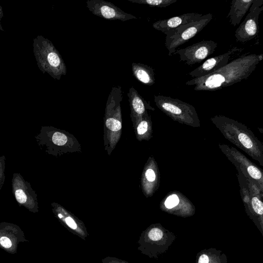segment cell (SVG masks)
<instances>
[{
    "instance_id": "obj_13",
    "label": "cell",
    "mask_w": 263,
    "mask_h": 263,
    "mask_svg": "<svg viewBox=\"0 0 263 263\" xmlns=\"http://www.w3.org/2000/svg\"><path fill=\"white\" fill-rule=\"evenodd\" d=\"M87 8L94 15L109 20H120L123 22L137 18L123 11L114 4L103 0H88Z\"/></svg>"
},
{
    "instance_id": "obj_2",
    "label": "cell",
    "mask_w": 263,
    "mask_h": 263,
    "mask_svg": "<svg viewBox=\"0 0 263 263\" xmlns=\"http://www.w3.org/2000/svg\"><path fill=\"white\" fill-rule=\"evenodd\" d=\"M226 139L263 166V144L245 125L222 115L210 119Z\"/></svg>"
},
{
    "instance_id": "obj_18",
    "label": "cell",
    "mask_w": 263,
    "mask_h": 263,
    "mask_svg": "<svg viewBox=\"0 0 263 263\" xmlns=\"http://www.w3.org/2000/svg\"><path fill=\"white\" fill-rule=\"evenodd\" d=\"M254 0H233L230 5V10L227 16L231 24L235 27L239 25L246 15Z\"/></svg>"
},
{
    "instance_id": "obj_6",
    "label": "cell",
    "mask_w": 263,
    "mask_h": 263,
    "mask_svg": "<svg viewBox=\"0 0 263 263\" xmlns=\"http://www.w3.org/2000/svg\"><path fill=\"white\" fill-rule=\"evenodd\" d=\"M157 107L172 120L193 127L200 126V122L195 107L178 99L162 95L154 96Z\"/></svg>"
},
{
    "instance_id": "obj_10",
    "label": "cell",
    "mask_w": 263,
    "mask_h": 263,
    "mask_svg": "<svg viewBox=\"0 0 263 263\" xmlns=\"http://www.w3.org/2000/svg\"><path fill=\"white\" fill-rule=\"evenodd\" d=\"M263 10V0H254L245 20L236 30L237 42L245 43L255 38L259 31V17Z\"/></svg>"
},
{
    "instance_id": "obj_25",
    "label": "cell",
    "mask_w": 263,
    "mask_h": 263,
    "mask_svg": "<svg viewBox=\"0 0 263 263\" xmlns=\"http://www.w3.org/2000/svg\"><path fill=\"white\" fill-rule=\"evenodd\" d=\"M209 261L208 256L205 254H203L199 257L198 263H209Z\"/></svg>"
},
{
    "instance_id": "obj_8",
    "label": "cell",
    "mask_w": 263,
    "mask_h": 263,
    "mask_svg": "<svg viewBox=\"0 0 263 263\" xmlns=\"http://www.w3.org/2000/svg\"><path fill=\"white\" fill-rule=\"evenodd\" d=\"M221 151L235 166L238 172L256 183L263 191V174L261 170L247 157L231 146L219 144Z\"/></svg>"
},
{
    "instance_id": "obj_12",
    "label": "cell",
    "mask_w": 263,
    "mask_h": 263,
    "mask_svg": "<svg viewBox=\"0 0 263 263\" xmlns=\"http://www.w3.org/2000/svg\"><path fill=\"white\" fill-rule=\"evenodd\" d=\"M28 242L25 233L17 224L8 222H0V248L14 254L20 242Z\"/></svg>"
},
{
    "instance_id": "obj_22",
    "label": "cell",
    "mask_w": 263,
    "mask_h": 263,
    "mask_svg": "<svg viewBox=\"0 0 263 263\" xmlns=\"http://www.w3.org/2000/svg\"><path fill=\"white\" fill-rule=\"evenodd\" d=\"M179 196L174 193L167 197L164 201V204L165 208L168 209L176 207L180 202Z\"/></svg>"
},
{
    "instance_id": "obj_16",
    "label": "cell",
    "mask_w": 263,
    "mask_h": 263,
    "mask_svg": "<svg viewBox=\"0 0 263 263\" xmlns=\"http://www.w3.org/2000/svg\"><path fill=\"white\" fill-rule=\"evenodd\" d=\"M154 160L149 158L143 170L141 177L142 190L146 197L152 196L158 183V171Z\"/></svg>"
},
{
    "instance_id": "obj_7",
    "label": "cell",
    "mask_w": 263,
    "mask_h": 263,
    "mask_svg": "<svg viewBox=\"0 0 263 263\" xmlns=\"http://www.w3.org/2000/svg\"><path fill=\"white\" fill-rule=\"evenodd\" d=\"M212 18L213 15L208 13L203 15L196 21L180 26L165 32V46L168 50V55H173L179 46L199 33Z\"/></svg>"
},
{
    "instance_id": "obj_20",
    "label": "cell",
    "mask_w": 263,
    "mask_h": 263,
    "mask_svg": "<svg viewBox=\"0 0 263 263\" xmlns=\"http://www.w3.org/2000/svg\"><path fill=\"white\" fill-rule=\"evenodd\" d=\"M133 75L142 84L151 86L155 82L154 70L151 67L141 63H133Z\"/></svg>"
},
{
    "instance_id": "obj_9",
    "label": "cell",
    "mask_w": 263,
    "mask_h": 263,
    "mask_svg": "<svg viewBox=\"0 0 263 263\" xmlns=\"http://www.w3.org/2000/svg\"><path fill=\"white\" fill-rule=\"evenodd\" d=\"M11 186L12 193L20 206H23L33 213L39 212L37 194L21 174H13Z\"/></svg>"
},
{
    "instance_id": "obj_19",
    "label": "cell",
    "mask_w": 263,
    "mask_h": 263,
    "mask_svg": "<svg viewBox=\"0 0 263 263\" xmlns=\"http://www.w3.org/2000/svg\"><path fill=\"white\" fill-rule=\"evenodd\" d=\"M137 139L139 141L148 140L152 136V124L148 112L132 121Z\"/></svg>"
},
{
    "instance_id": "obj_14",
    "label": "cell",
    "mask_w": 263,
    "mask_h": 263,
    "mask_svg": "<svg viewBox=\"0 0 263 263\" xmlns=\"http://www.w3.org/2000/svg\"><path fill=\"white\" fill-rule=\"evenodd\" d=\"M243 49L235 46L223 54L208 59L201 65L190 72L189 74L192 79H195L213 73L226 65L234 54Z\"/></svg>"
},
{
    "instance_id": "obj_24",
    "label": "cell",
    "mask_w": 263,
    "mask_h": 263,
    "mask_svg": "<svg viewBox=\"0 0 263 263\" xmlns=\"http://www.w3.org/2000/svg\"><path fill=\"white\" fill-rule=\"evenodd\" d=\"M148 235L149 238L151 240L153 241H157L162 238L163 233L160 229L154 228L149 231Z\"/></svg>"
},
{
    "instance_id": "obj_17",
    "label": "cell",
    "mask_w": 263,
    "mask_h": 263,
    "mask_svg": "<svg viewBox=\"0 0 263 263\" xmlns=\"http://www.w3.org/2000/svg\"><path fill=\"white\" fill-rule=\"evenodd\" d=\"M127 95L130 109L132 121L143 116L147 112V109L154 110L155 109L144 100L134 87L129 88Z\"/></svg>"
},
{
    "instance_id": "obj_1",
    "label": "cell",
    "mask_w": 263,
    "mask_h": 263,
    "mask_svg": "<svg viewBox=\"0 0 263 263\" xmlns=\"http://www.w3.org/2000/svg\"><path fill=\"white\" fill-rule=\"evenodd\" d=\"M258 54L242 55L207 76L192 79L185 84L196 91H216L246 80L260 62Z\"/></svg>"
},
{
    "instance_id": "obj_15",
    "label": "cell",
    "mask_w": 263,
    "mask_h": 263,
    "mask_svg": "<svg viewBox=\"0 0 263 263\" xmlns=\"http://www.w3.org/2000/svg\"><path fill=\"white\" fill-rule=\"evenodd\" d=\"M202 15L201 13L196 12L184 13L170 18L157 21L153 24V27L164 33L170 29L196 21Z\"/></svg>"
},
{
    "instance_id": "obj_5",
    "label": "cell",
    "mask_w": 263,
    "mask_h": 263,
    "mask_svg": "<svg viewBox=\"0 0 263 263\" xmlns=\"http://www.w3.org/2000/svg\"><path fill=\"white\" fill-rule=\"evenodd\" d=\"M35 138L41 149L54 156L80 149L72 135L52 126H42Z\"/></svg>"
},
{
    "instance_id": "obj_23",
    "label": "cell",
    "mask_w": 263,
    "mask_h": 263,
    "mask_svg": "<svg viewBox=\"0 0 263 263\" xmlns=\"http://www.w3.org/2000/svg\"><path fill=\"white\" fill-rule=\"evenodd\" d=\"M6 157L2 155L0 157V190L2 188L5 180Z\"/></svg>"
},
{
    "instance_id": "obj_27",
    "label": "cell",
    "mask_w": 263,
    "mask_h": 263,
    "mask_svg": "<svg viewBox=\"0 0 263 263\" xmlns=\"http://www.w3.org/2000/svg\"><path fill=\"white\" fill-rule=\"evenodd\" d=\"M258 59L260 61L263 59V54L262 53L258 54Z\"/></svg>"
},
{
    "instance_id": "obj_3",
    "label": "cell",
    "mask_w": 263,
    "mask_h": 263,
    "mask_svg": "<svg viewBox=\"0 0 263 263\" xmlns=\"http://www.w3.org/2000/svg\"><path fill=\"white\" fill-rule=\"evenodd\" d=\"M123 91L120 86L112 87L108 96L104 118L105 149L110 155L118 142L122 129L121 103Z\"/></svg>"
},
{
    "instance_id": "obj_11",
    "label": "cell",
    "mask_w": 263,
    "mask_h": 263,
    "mask_svg": "<svg viewBox=\"0 0 263 263\" xmlns=\"http://www.w3.org/2000/svg\"><path fill=\"white\" fill-rule=\"evenodd\" d=\"M217 43L212 40H202L183 49L176 50L173 54L179 55L180 61L192 66L202 62L213 54L217 47Z\"/></svg>"
},
{
    "instance_id": "obj_21",
    "label": "cell",
    "mask_w": 263,
    "mask_h": 263,
    "mask_svg": "<svg viewBox=\"0 0 263 263\" xmlns=\"http://www.w3.org/2000/svg\"><path fill=\"white\" fill-rule=\"evenodd\" d=\"M128 1L139 4H145L151 7L165 8L175 3L177 0H128Z\"/></svg>"
},
{
    "instance_id": "obj_26",
    "label": "cell",
    "mask_w": 263,
    "mask_h": 263,
    "mask_svg": "<svg viewBox=\"0 0 263 263\" xmlns=\"http://www.w3.org/2000/svg\"><path fill=\"white\" fill-rule=\"evenodd\" d=\"M3 16H4V12H3V8H2V6L0 5V30H1L2 31H5L4 29H3V28L2 27V24H1L2 18H3Z\"/></svg>"
},
{
    "instance_id": "obj_4",
    "label": "cell",
    "mask_w": 263,
    "mask_h": 263,
    "mask_svg": "<svg viewBox=\"0 0 263 263\" xmlns=\"http://www.w3.org/2000/svg\"><path fill=\"white\" fill-rule=\"evenodd\" d=\"M32 46L37 65L41 71L58 80L66 75L67 68L65 62L50 40L42 35H37L33 39Z\"/></svg>"
}]
</instances>
